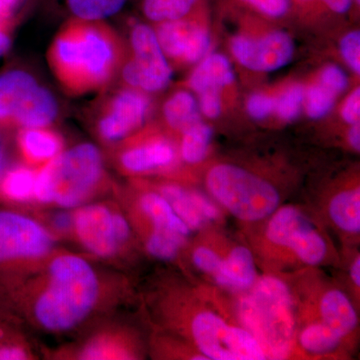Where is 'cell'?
I'll use <instances>...</instances> for the list:
<instances>
[{
  "label": "cell",
  "instance_id": "12",
  "mask_svg": "<svg viewBox=\"0 0 360 360\" xmlns=\"http://www.w3.org/2000/svg\"><path fill=\"white\" fill-rule=\"evenodd\" d=\"M150 101L146 92L127 87L115 91L97 116L96 134L104 146L113 148L131 136L146 122Z\"/></svg>",
  "mask_w": 360,
  "mask_h": 360
},
{
  "label": "cell",
  "instance_id": "17",
  "mask_svg": "<svg viewBox=\"0 0 360 360\" xmlns=\"http://www.w3.org/2000/svg\"><path fill=\"white\" fill-rule=\"evenodd\" d=\"M37 84L32 73L18 68L0 75V129L13 127L16 116Z\"/></svg>",
  "mask_w": 360,
  "mask_h": 360
},
{
  "label": "cell",
  "instance_id": "5",
  "mask_svg": "<svg viewBox=\"0 0 360 360\" xmlns=\"http://www.w3.org/2000/svg\"><path fill=\"white\" fill-rule=\"evenodd\" d=\"M252 292L243 298V326L262 342L269 355H284L293 333L292 296L290 288L274 276L257 278Z\"/></svg>",
  "mask_w": 360,
  "mask_h": 360
},
{
  "label": "cell",
  "instance_id": "29",
  "mask_svg": "<svg viewBox=\"0 0 360 360\" xmlns=\"http://www.w3.org/2000/svg\"><path fill=\"white\" fill-rule=\"evenodd\" d=\"M341 338L333 329L323 322L309 324L300 333V345L305 352L314 354H323L340 347Z\"/></svg>",
  "mask_w": 360,
  "mask_h": 360
},
{
  "label": "cell",
  "instance_id": "10",
  "mask_svg": "<svg viewBox=\"0 0 360 360\" xmlns=\"http://www.w3.org/2000/svg\"><path fill=\"white\" fill-rule=\"evenodd\" d=\"M129 42L131 58L120 68L127 87L142 92L165 89L172 80V70L155 30L143 23H135L130 30Z\"/></svg>",
  "mask_w": 360,
  "mask_h": 360
},
{
  "label": "cell",
  "instance_id": "15",
  "mask_svg": "<svg viewBox=\"0 0 360 360\" xmlns=\"http://www.w3.org/2000/svg\"><path fill=\"white\" fill-rule=\"evenodd\" d=\"M155 33L167 59L184 65L205 58L212 44L205 26L187 18L158 23Z\"/></svg>",
  "mask_w": 360,
  "mask_h": 360
},
{
  "label": "cell",
  "instance_id": "7",
  "mask_svg": "<svg viewBox=\"0 0 360 360\" xmlns=\"http://www.w3.org/2000/svg\"><path fill=\"white\" fill-rule=\"evenodd\" d=\"M59 239L37 217L0 210V274L18 271L60 248Z\"/></svg>",
  "mask_w": 360,
  "mask_h": 360
},
{
  "label": "cell",
  "instance_id": "42",
  "mask_svg": "<svg viewBox=\"0 0 360 360\" xmlns=\"http://www.w3.org/2000/svg\"><path fill=\"white\" fill-rule=\"evenodd\" d=\"M348 142L354 150H360V127L359 122L352 124L347 134Z\"/></svg>",
  "mask_w": 360,
  "mask_h": 360
},
{
  "label": "cell",
  "instance_id": "27",
  "mask_svg": "<svg viewBox=\"0 0 360 360\" xmlns=\"http://www.w3.org/2000/svg\"><path fill=\"white\" fill-rule=\"evenodd\" d=\"M181 135L180 158L188 165H198L207 155L212 143V129L200 122L182 132Z\"/></svg>",
  "mask_w": 360,
  "mask_h": 360
},
{
  "label": "cell",
  "instance_id": "35",
  "mask_svg": "<svg viewBox=\"0 0 360 360\" xmlns=\"http://www.w3.org/2000/svg\"><path fill=\"white\" fill-rule=\"evenodd\" d=\"M258 13L272 18H283L290 8V0H240Z\"/></svg>",
  "mask_w": 360,
  "mask_h": 360
},
{
  "label": "cell",
  "instance_id": "26",
  "mask_svg": "<svg viewBox=\"0 0 360 360\" xmlns=\"http://www.w3.org/2000/svg\"><path fill=\"white\" fill-rule=\"evenodd\" d=\"M331 221L340 231L350 234L360 231V189H347L336 193L328 205Z\"/></svg>",
  "mask_w": 360,
  "mask_h": 360
},
{
  "label": "cell",
  "instance_id": "3",
  "mask_svg": "<svg viewBox=\"0 0 360 360\" xmlns=\"http://www.w3.org/2000/svg\"><path fill=\"white\" fill-rule=\"evenodd\" d=\"M110 189L115 186L101 149L82 142L37 168L34 206L72 210L96 201Z\"/></svg>",
  "mask_w": 360,
  "mask_h": 360
},
{
  "label": "cell",
  "instance_id": "20",
  "mask_svg": "<svg viewBox=\"0 0 360 360\" xmlns=\"http://www.w3.org/2000/svg\"><path fill=\"white\" fill-rule=\"evenodd\" d=\"M37 168L14 165L0 174V201L6 205L34 206Z\"/></svg>",
  "mask_w": 360,
  "mask_h": 360
},
{
  "label": "cell",
  "instance_id": "9",
  "mask_svg": "<svg viewBox=\"0 0 360 360\" xmlns=\"http://www.w3.org/2000/svg\"><path fill=\"white\" fill-rule=\"evenodd\" d=\"M181 324H186L194 345L207 359L257 360L269 357L264 345L248 329L231 326L210 310L195 312L189 321Z\"/></svg>",
  "mask_w": 360,
  "mask_h": 360
},
{
  "label": "cell",
  "instance_id": "22",
  "mask_svg": "<svg viewBox=\"0 0 360 360\" xmlns=\"http://www.w3.org/2000/svg\"><path fill=\"white\" fill-rule=\"evenodd\" d=\"M319 312L321 321L342 338L349 335L359 323L354 304L340 290H330L322 295Z\"/></svg>",
  "mask_w": 360,
  "mask_h": 360
},
{
  "label": "cell",
  "instance_id": "38",
  "mask_svg": "<svg viewBox=\"0 0 360 360\" xmlns=\"http://www.w3.org/2000/svg\"><path fill=\"white\" fill-rule=\"evenodd\" d=\"M341 117L348 124L352 125L359 122L360 118V89H355L341 108Z\"/></svg>",
  "mask_w": 360,
  "mask_h": 360
},
{
  "label": "cell",
  "instance_id": "4",
  "mask_svg": "<svg viewBox=\"0 0 360 360\" xmlns=\"http://www.w3.org/2000/svg\"><path fill=\"white\" fill-rule=\"evenodd\" d=\"M71 214L70 241L85 255L115 267L127 262L136 238L117 200L92 201L71 210Z\"/></svg>",
  "mask_w": 360,
  "mask_h": 360
},
{
  "label": "cell",
  "instance_id": "6",
  "mask_svg": "<svg viewBox=\"0 0 360 360\" xmlns=\"http://www.w3.org/2000/svg\"><path fill=\"white\" fill-rule=\"evenodd\" d=\"M208 193L239 220L259 221L281 205L278 191L270 182L236 165H214L205 176Z\"/></svg>",
  "mask_w": 360,
  "mask_h": 360
},
{
  "label": "cell",
  "instance_id": "8",
  "mask_svg": "<svg viewBox=\"0 0 360 360\" xmlns=\"http://www.w3.org/2000/svg\"><path fill=\"white\" fill-rule=\"evenodd\" d=\"M113 316L115 314L92 324L71 342L45 350V356L56 360L141 359L142 348L137 333L129 324Z\"/></svg>",
  "mask_w": 360,
  "mask_h": 360
},
{
  "label": "cell",
  "instance_id": "24",
  "mask_svg": "<svg viewBox=\"0 0 360 360\" xmlns=\"http://www.w3.org/2000/svg\"><path fill=\"white\" fill-rule=\"evenodd\" d=\"M162 112L168 127L179 134L201 122L198 103L187 90H179L169 96L163 104Z\"/></svg>",
  "mask_w": 360,
  "mask_h": 360
},
{
  "label": "cell",
  "instance_id": "37",
  "mask_svg": "<svg viewBox=\"0 0 360 360\" xmlns=\"http://www.w3.org/2000/svg\"><path fill=\"white\" fill-rule=\"evenodd\" d=\"M319 82L333 90L338 96L345 91L348 85V78L345 71L336 65L324 68L319 75Z\"/></svg>",
  "mask_w": 360,
  "mask_h": 360
},
{
  "label": "cell",
  "instance_id": "28",
  "mask_svg": "<svg viewBox=\"0 0 360 360\" xmlns=\"http://www.w3.org/2000/svg\"><path fill=\"white\" fill-rule=\"evenodd\" d=\"M200 0H143L144 15L153 22L182 20L188 18Z\"/></svg>",
  "mask_w": 360,
  "mask_h": 360
},
{
  "label": "cell",
  "instance_id": "34",
  "mask_svg": "<svg viewBox=\"0 0 360 360\" xmlns=\"http://www.w3.org/2000/svg\"><path fill=\"white\" fill-rule=\"evenodd\" d=\"M340 52L347 65L354 71L360 73V33L354 30L347 33L340 42Z\"/></svg>",
  "mask_w": 360,
  "mask_h": 360
},
{
  "label": "cell",
  "instance_id": "32",
  "mask_svg": "<svg viewBox=\"0 0 360 360\" xmlns=\"http://www.w3.org/2000/svg\"><path fill=\"white\" fill-rule=\"evenodd\" d=\"M304 92V89L300 84H295L286 87L276 98H274V112L284 122L295 120L302 111Z\"/></svg>",
  "mask_w": 360,
  "mask_h": 360
},
{
  "label": "cell",
  "instance_id": "13",
  "mask_svg": "<svg viewBox=\"0 0 360 360\" xmlns=\"http://www.w3.org/2000/svg\"><path fill=\"white\" fill-rule=\"evenodd\" d=\"M111 148L115 168L129 176L169 169L174 167L179 156L174 144L160 135L141 139L129 136Z\"/></svg>",
  "mask_w": 360,
  "mask_h": 360
},
{
  "label": "cell",
  "instance_id": "14",
  "mask_svg": "<svg viewBox=\"0 0 360 360\" xmlns=\"http://www.w3.org/2000/svg\"><path fill=\"white\" fill-rule=\"evenodd\" d=\"M234 58L245 68L269 72L290 63L295 45L288 33L270 32L259 37L236 35L231 42Z\"/></svg>",
  "mask_w": 360,
  "mask_h": 360
},
{
  "label": "cell",
  "instance_id": "31",
  "mask_svg": "<svg viewBox=\"0 0 360 360\" xmlns=\"http://www.w3.org/2000/svg\"><path fill=\"white\" fill-rule=\"evenodd\" d=\"M338 94L329 89L328 86L317 82L316 84L310 85L304 92L305 112L312 120H319L328 115L333 110L335 103Z\"/></svg>",
  "mask_w": 360,
  "mask_h": 360
},
{
  "label": "cell",
  "instance_id": "19",
  "mask_svg": "<svg viewBox=\"0 0 360 360\" xmlns=\"http://www.w3.org/2000/svg\"><path fill=\"white\" fill-rule=\"evenodd\" d=\"M234 73L224 56L213 53L201 59L191 73L188 86L198 96L221 94L222 89L233 84Z\"/></svg>",
  "mask_w": 360,
  "mask_h": 360
},
{
  "label": "cell",
  "instance_id": "30",
  "mask_svg": "<svg viewBox=\"0 0 360 360\" xmlns=\"http://www.w3.org/2000/svg\"><path fill=\"white\" fill-rule=\"evenodd\" d=\"M65 2L72 18L104 21L120 11L127 0H65Z\"/></svg>",
  "mask_w": 360,
  "mask_h": 360
},
{
  "label": "cell",
  "instance_id": "16",
  "mask_svg": "<svg viewBox=\"0 0 360 360\" xmlns=\"http://www.w3.org/2000/svg\"><path fill=\"white\" fill-rule=\"evenodd\" d=\"M18 130L16 148L22 162L30 167H44L65 150L63 136L51 127Z\"/></svg>",
  "mask_w": 360,
  "mask_h": 360
},
{
  "label": "cell",
  "instance_id": "23",
  "mask_svg": "<svg viewBox=\"0 0 360 360\" xmlns=\"http://www.w3.org/2000/svg\"><path fill=\"white\" fill-rule=\"evenodd\" d=\"M155 189L169 202L174 212L191 231L202 229L207 224L198 205V191L175 184H160Z\"/></svg>",
  "mask_w": 360,
  "mask_h": 360
},
{
  "label": "cell",
  "instance_id": "41",
  "mask_svg": "<svg viewBox=\"0 0 360 360\" xmlns=\"http://www.w3.org/2000/svg\"><path fill=\"white\" fill-rule=\"evenodd\" d=\"M21 0H0V18L11 20Z\"/></svg>",
  "mask_w": 360,
  "mask_h": 360
},
{
  "label": "cell",
  "instance_id": "18",
  "mask_svg": "<svg viewBox=\"0 0 360 360\" xmlns=\"http://www.w3.org/2000/svg\"><path fill=\"white\" fill-rule=\"evenodd\" d=\"M215 283L229 290L245 291L250 290L257 279V266L252 252L248 248L238 245L222 257Z\"/></svg>",
  "mask_w": 360,
  "mask_h": 360
},
{
  "label": "cell",
  "instance_id": "40",
  "mask_svg": "<svg viewBox=\"0 0 360 360\" xmlns=\"http://www.w3.org/2000/svg\"><path fill=\"white\" fill-rule=\"evenodd\" d=\"M352 1L354 0H321V4L333 13L343 14L349 11Z\"/></svg>",
  "mask_w": 360,
  "mask_h": 360
},
{
  "label": "cell",
  "instance_id": "21",
  "mask_svg": "<svg viewBox=\"0 0 360 360\" xmlns=\"http://www.w3.org/2000/svg\"><path fill=\"white\" fill-rule=\"evenodd\" d=\"M59 113V104L53 94L39 84L27 97L13 127L20 129L49 127L56 122Z\"/></svg>",
  "mask_w": 360,
  "mask_h": 360
},
{
  "label": "cell",
  "instance_id": "45",
  "mask_svg": "<svg viewBox=\"0 0 360 360\" xmlns=\"http://www.w3.org/2000/svg\"><path fill=\"white\" fill-rule=\"evenodd\" d=\"M297 1L302 2V4H314V2L321 4V0H297Z\"/></svg>",
  "mask_w": 360,
  "mask_h": 360
},
{
  "label": "cell",
  "instance_id": "36",
  "mask_svg": "<svg viewBox=\"0 0 360 360\" xmlns=\"http://www.w3.org/2000/svg\"><path fill=\"white\" fill-rule=\"evenodd\" d=\"M276 99L264 94H255L248 98L246 110L251 117L262 120L274 112Z\"/></svg>",
  "mask_w": 360,
  "mask_h": 360
},
{
  "label": "cell",
  "instance_id": "25",
  "mask_svg": "<svg viewBox=\"0 0 360 360\" xmlns=\"http://www.w3.org/2000/svg\"><path fill=\"white\" fill-rule=\"evenodd\" d=\"M20 321L0 307V360L37 359L33 348L18 329Z\"/></svg>",
  "mask_w": 360,
  "mask_h": 360
},
{
  "label": "cell",
  "instance_id": "43",
  "mask_svg": "<svg viewBox=\"0 0 360 360\" xmlns=\"http://www.w3.org/2000/svg\"><path fill=\"white\" fill-rule=\"evenodd\" d=\"M350 276H352V281L357 288L360 286V258L359 255H357L355 258L354 264L352 265V269H350Z\"/></svg>",
  "mask_w": 360,
  "mask_h": 360
},
{
  "label": "cell",
  "instance_id": "39",
  "mask_svg": "<svg viewBox=\"0 0 360 360\" xmlns=\"http://www.w3.org/2000/svg\"><path fill=\"white\" fill-rule=\"evenodd\" d=\"M11 20H1L0 18V58L8 51L11 44Z\"/></svg>",
  "mask_w": 360,
  "mask_h": 360
},
{
  "label": "cell",
  "instance_id": "2",
  "mask_svg": "<svg viewBox=\"0 0 360 360\" xmlns=\"http://www.w3.org/2000/svg\"><path fill=\"white\" fill-rule=\"evenodd\" d=\"M122 45L104 21L72 18L52 40L49 68L66 91L86 94L112 82L122 65Z\"/></svg>",
  "mask_w": 360,
  "mask_h": 360
},
{
  "label": "cell",
  "instance_id": "44",
  "mask_svg": "<svg viewBox=\"0 0 360 360\" xmlns=\"http://www.w3.org/2000/svg\"><path fill=\"white\" fill-rule=\"evenodd\" d=\"M4 148H2L1 143H0V174L2 172V165H4Z\"/></svg>",
  "mask_w": 360,
  "mask_h": 360
},
{
  "label": "cell",
  "instance_id": "46",
  "mask_svg": "<svg viewBox=\"0 0 360 360\" xmlns=\"http://www.w3.org/2000/svg\"><path fill=\"white\" fill-rule=\"evenodd\" d=\"M354 2H356L357 4H359L360 0H354Z\"/></svg>",
  "mask_w": 360,
  "mask_h": 360
},
{
  "label": "cell",
  "instance_id": "33",
  "mask_svg": "<svg viewBox=\"0 0 360 360\" xmlns=\"http://www.w3.org/2000/svg\"><path fill=\"white\" fill-rule=\"evenodd\" d=\"M191 258L196 269L212 276H214L219 271L222 262V257L219 253L207 246H198L194 248Z\"/></svg>",
  "mask_w": 360,
  "mask_h": 360
},
{
  "label": "cell",
  "instance_id": "11",
  "mask_svg": "<svg viewBox=\"0 0 360 360\" xmlns=\"http://www.w3.org/2000/svg\"><path fill=\"white\" fill-rule=\"evenodd\" d=\"M265 238L270 245L290 250L304 264H321L328 255L326 239L295 206L278 207L270 215Z\"/></svg>",
  "mask_w": 360,
  "mask_h": 360
},
{
  "label": "cell",
  "instance_id": "1",
  "mask_svg": "<svg viewBox=\"0 0 360 360\" xmlns=\"http://www.w3.org/2000/svg\"><path fill=\"white\" fill-rule=\"evenodd\" d=\"M129 283L85 253L59 248L39 262L0 274V307L41 333H80L115 314Z\"/></svg>",
  "mask_w": 360,
  "mask_h": 360
}]
</instances>
